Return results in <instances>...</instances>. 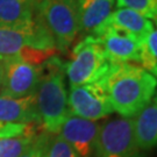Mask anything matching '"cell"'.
<instances>
[{
	"mask_svg": "<svg viewBox=\"0 0 157 157\" xmlns=\"http://www.w3.org/2000/svg\"><path fill=\"white\" fill-rule=\"evenodd\" d=\"M101 83L113 111L126 119L135 118L144 109L157 90V79L132 63L112 64Z\"/></svg>",
	"mask_w": 157,
	"mask_h": 157,
	"instance_id": "6da1fadb",
	"label": "cell"
},
{
	"mask_svg": "<svg viewBox=\"0 0 157 157\" xmlns=\"http://www.w3.org/2000/svg\"><path fill=\"white\" fill-rule=\"evenodd\" d=\"M35 100L42 126L51 134H57L64 120L70 114L67 105L64 64L58 58L47 61V71L35 91Z\"/></svg>",
	"mask_w": 157,
	"mask_h": 157,
	"instance_id": "7a4b0ae2",
	"label": "cell"
},
{
	"mask_svg": "<svg viewBox=\"0 0 157 157\" xmlns=\"http://www.w3.org/2000/svg\"><path fill=\"white\" fill-rule=\"evenodd\" d=\"M35 17L48 29L56 48L67 50L80 32L78 0H37Z\"/></svg>",
	"mask_w": 157,
	"mask_h": 157,
	"instance_id": "3957f363",
	"label": "cell"
},
{
	"mask_svg": "<svg viewBox=\"0 0 157 157\" xmlns=\"http://www.w3.org/2000/svg\"><path fill=\"white\" fill-rule=\"evenodd\" d=\"M112 63L107 59L99 40L87 35L73 47L71 59L64 64L70 86L97 83L106 76Z\"/></svg>",
	"mask_w": 157,
	"mask_h": 157,
	"instance_id": "277c9868",
	"label": "cell"
},
{
	"mask_svg": "<svg viewBox=\"0 0 157 157\" xmlns=\"http://www.w3.org/2000/svg\"><path fill=\"white\" fill-rule=\"evenodd\" d=\"M26 48L57 50L52 36L36 17L32 23L23 26L0 22V56H19Z\"/></svg>",
	"mask_w": 157,
	"mask_h": 157,
	"instance_id": "5b68a950",
	"label": "cell"
},
{
	"mask_svg": "<svg viewBox=\"0 0 157 157\" xmlns=\"http://www.w3.org/2000/svg\"><path fill=\"white\" fill-rule=\"evenodd\" d=\"M133 133V120L114 118L100 124L95 157H142Z\"/></svg>",
	"mask_w": 157,
	"mask_h": 157,
	"instance_id": "8992f818",
	"label": "cell"
},
{
	"mask_svg": "<svg viewBox=\"0 0 157 157\" xmlns=\"http://www.w3.org/2000/svg\"><path fill=\"white\" fill-rule=\"evenodd\" d=\"M67 105L70 114L91 121L107 118L114 112L101 80L70 87Z\"/></svg>",
	"mask_w": 157,
	"mask_h": 157,
	"instance_id": "52a82bcc",
	"label": "cell"
},
{
	"mask_svg": "<svg viewBox=\"0 0 157 157\" xmlns=\"http://www.w3.org/2000/svg\"><path fill=\"white\" fill-rule=\"evenodd\" d=\"M43 75V67L19 56L4 57V84L0 95L23 98L35 94Z\"/></svg>",
	"mask_w": 157,
	"mask_h": 157,
	"instance_id": "ba28073f",
	"label": "cell"
},
{
	"mask_svg": "<svg viewBox=\"0 0 157 157\" xmlns=\"http://www.w3.org/2000/svg\"><path fill=\"white\" fill-rule=\"evenodd\" d=\"M93 34L99 40L107 59L112 64L140 63L141 41L132 34L105 23Z\"/></svg>",
	"mask_w": 157,
	"mask_h": 157,
	"instance_id": "9c48e42d",
	"label": "cell"
},
{
	"mask_svg": "<svg viewBox=\"0 0 157 157\" xmlns=\"http://www.w3.org/2000/svg\"><path fill=\"white\" fill-rule=\"evenodd\" d=\"M100 124L69 114L57 134L67 142L78 157H92L94 155Z\"/></svg>",
	"mask_w": 157,
	"mask_h": 157,
	"instance_id": "30bf717a",
	"label": "cell"
},
{
	"mask_svg": "<svg viewBox=\"0 0 157 157\" xmlns=\"http://www.w3.org/2000/svg\"><path fill=\"white\" fill-rule=\"evenodd\" d=\"M0 122L27 124L41 122L35 94L23 98L0 95Z\"/></svg>",
	"mask_w": 157,
	"mask_h": 157,
	"instance_id": "8fae6325",
	"label": "cell"
},
{
	"mask_svg": "<svg viewBox=\"0 0 157 157\" xmlns=\"http://www.w3.org/2000/svg\"><path fill=\"white\" fill-rule=\"evenodd\" d=\"M133 120V133L136 146L142 151L157 148V105L150 102Z\"/></svg>",
	"mask_w": 157,
	"mask_h": 157,
	"instance_id": "7c38bea8",
	"label": "cell"
},
{
	"mask_svg": "<svg viewBox=\"0 0 157 157\" xmlns=\"http://www.w3.org/2000/svg\"><path fill=\"white\" fill-rule=\"evenodd\" d=\"M114 0H78L79 28L85 33H94L109 17Z\"/></svg>",
	"mask_w": 157,
	"mask_h": 157,
	"instance_id": "4fadbf2b",
	"label": "cell"
},
{
	"mask_svg": "<svg viewBox=\"0 0 157 157\" xmlns=\"http://www.w3.org/2000/svg\"><path fill=\"white\" fill-rule=\"evenodd\" d=\"M104 23L126 30L141 42L154 30V25L149 19L128 8L114 11Z\"/></svg>",
	"mask_w": 157,
	"mask_h": 157,
	"instance_id": "5bb4252c",
	"label": "cell"
},
{
	"mask_svg": "<svg viewBox=\"0 0 157 157\" xmlns=\"http://www.w3.org/2000/svg\"><path fill=\"white\" fill-rule=\"evenodd\" d=\"M35 0H0V22L23 26L35 19Z\"/></svg>",
	"mask_w": 157,
	"mask_h": 157,
	"instance_id": "9a60e30c",
	"label": "cell"
},
{
	"mask_svg": "<svg viewBox=\"0 0 157 157\" xmlns=\"http://www.w3.org/2000/svg\"><path fill=\"white\" fill-rule=\"evenodd\" d=\"M40 135L35 129L17 136L0 139V157H20L32 148Z\"/></svg>",
	"mask_w": 157,
	"mask_h": 157,
	"instance_id": "2e32d148",
	"label": "cell"
},
{
	"mask_svg": "<svg viewBox=\"0 0 157 157\" xmlns=\"http://www.w3.org/2000/svg\"><path fill=\"white\" fill-rule=\"evenodd\" d=\"M140 63L142 67L157 79V29L141 42Z\"/></svg>",
	"mask_w": 157,
	"mask_h": 157,
	"instance_id": "e0dca14e",
	"label": "cell"
},
{
	"mask_svg": "<svg viewBox=\"0 0 157 157\" xmlns=\"http://www.w3.org/2000/svg\"><path fill=\"white\" fill-rule=\"evenodd\" d=\"M119 8H128L144 17H157V0H117Z\"/></svg>",
	"mask_w": 157,
	"mask_h": 157,
	"instance_id": "ac0fdd59",
	"label": "cell"
},
{
	"mask_svg": "<svg viewBox=\"0 0 157 157\" xmlns=\"http://www.w3.org/2000/svg\"><path fill=\"white\" fill-rule=\"evenodd\" d=\"M45 157H78L71 146L58 134L48 139Z\"/></svg>",
	"mask_w": 157,
	"mask_h": 157,
	"instance_id": "d6986e66",
	"label": "cell"
},
{
	"mask_svg": "<svg viewBox=\"0 0 157 157\" xmlns=\"http://www.w3.org/2000/svg\"><path fill=\"white\" fill-rule=\"evenodd\" d=\"M35 129V124H6L0 122V139L8 136H17Z\"/></svg>",
	"mask_w": 157,
	"mask_h": 157,
	"instance_id": "ffe728a7",
	"label": "cell"
},
{
	"mask_svg": "<svg viewBox=\"0 0 157 157\" xmlns=\"http://www.w3.org/2000/svg\"><path fill=\"white\" fill-rule=\"evenodd\" d=\"M48 136L40 135L37 141L34 143L32 148L28 149L23 155L20 157H45V150H47V143H48Z\"/></svg>",
	"mask_w": 157,
	"mask_h": 157,
	"instance_id": "44dd1931",
	"label": "cell"
},
{
	"mask_svg": "<svg viewBox=\"0 0 157 157\" xmlns=\"http://www.w3.org/2000/svg\"><path fill=\"white\" fill-rule=\"evenodd\" d=\"M2 84H4V57L0 56V93L2 90Z\"/></svg>",
	"mask_w": 157,
	"mask_h": 157,
	"instance_id": "7402d4cb",
	"label": "cell"
},
{
	"mask_svg": "<svg viewBox=\"0 0 157 157\" xmlns=\"http://www.w3.org/2000/svg\"><path fill=\"white\" fill-rule=\"evenodd\" d=\"M151 102H154V104H156V105H157V90H156V93H155V95H154V98H152Z\"/></svg>",
	"mask_w": 157,
	"mask_h": 157,
	"instance_id": "603a6c76",
	"label": "cell"
},
{
	"mask_svg": "<svg viewBox=\"0 0 157 157\" xmlns=\"http://www.w3.org/2000/svg\"><path fill=\"white\" fill-rule=\"evenodd\" d=\"M154 20H155V23H156V25H157V17H155V19H154Z\"/></svg>",
	"mask_w": 157,
	"mask_h": 157,
	"instance_id": "cb8c5ba5",
	"label": "cell"
},
{
	"mask_svg": "<svg viewBox=\"0 0 157 157\" xmlns=\"http://www.w3.org/2000/svg\"><path fill=\"white\" fill-rule=\"evenodd\" d=\"M35 1H37V0H35Z\"/></svg>",
	"mask_w": 157,
	"mask_h": 157,
	"instance_id": "d4e9b609",
	"label": "cell"
}]
</instances>
